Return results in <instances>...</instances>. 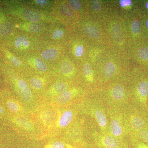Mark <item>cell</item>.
Instances as JSON below:
<instances>
[{"label":"cell","instance_id":"6da1fadb","mask_svg":"<svg viewBox=\"0 0 148 148\" xmlns=\"http://www.w3.org/2000/svg\"><path fill=\"white\" fill-rule=\"evenodd\" d=\"M95 141L98 145L102 148H122L118 139L110 134H103L96 135Z\"/></svg>","mask_w":148,"mask_h":148},{"label":"cell","instance_id":"7a4b0ae2","mask_svg":"<svg viewBox=\"0 0 148 148\" xmlns=\"http://www.w3.org/2000/svg\"><path fill=\"white\" fill-rule=\"evenodd\" d=\"M16 86L18 95L21 100L25 103H32L33 101V95L27 82L23 79H20L17 81Z\"/></svg>","mask_w":148,"mask_h":148},{"label":"cell","instance_id":"3957f363","mask_svg":"<svg viewBox=\"0 0 148 148\" xmlns=\"http://www.w3.org/2000/svg\"><path fill=\"white\" fill-rule=\"evenodd\" d=\"M92 114L103 132H107L108 122L105 113L100 108H95L92 110Z\"/></svg>","mask_w":148,"mask_h":148},{"label":"cell","instance_id":"277c9868","mask_svg":"<svg viewBox=\"0 0 148 148\" xmlns=\"http://www.w3.org/2000/svg\"><path fill=\"white\" fill-rule=\"evenodd\" d=\"M110 135L119 139L121 138L123 134V129L122 122L119 118L113 117L111 119L109 126Z\"/></svg>","mask_w":148,"mask_h":148},{"label":"cell","instance_id":"5b68a950","mask_svg":"<svg viewBox=\"0 0 148 148\" xmlns=\"http://www.w3.org/2000/svg\"><path fill=\"white\" fill-rule=\"evenodd\" d=\"M10 121L16 126L24 130L29 131L34 130L35 127L34 123L25 118L13 116L11 117Z\"/></svg>","mask_w":148,"mask_h":148},{"label":"cell","instance_id":"8992f818","mask_svg":"<svg viewBox=\"0 0 148 148\" xmlns=\"http://www.w3.org/2000/svg\"><path fill=\"white\" fill-rule=\"evenodd\" d=\"M74 117V113L71 110H68L64 111L57 121V127L59 128L67 127L73 121Z\"/></svg>","mask_w":148,"mask_h":148},{"label":"cell","instance_id":"52a82bcc","mask_svg":"<svg viewBox=\"0 0 148 148\" xmlns=\"http://www.w3.org/2000/svg\"><path fill=\"white\" fill-rule=\"evenodd\" d=\"M77 93V90H66L63 93L56 96L53 101L58 105L65 104L75 98Z\"/></svg>","mask_w":148,"mask_h":148},{"label":"cell","instance_id":"ba28073f","mask_svg":"<svg viewBox=\"0 0 148 148\" xmlns=\"http://www.w3.org/2000/svg\"><path fill=\"white\" fill-rule=\"evenodd\" d=\"M125 96V90L121 86L118 85L115 86L111 92V97L113 101L116 103L123 101Z\"/></svg>","mask_w":148,"mask_h":148},{"label":"cell","instance_id":"9c48e42d","mask_svg":"<svg viewBox=\"0 0 148 148\" xmlns=\"http://www.w3.org/2000/svg\"><path fill=\"white\" fill-rule=\"evenodd\" d=\"M55 114L50 110L42 111L39 115L40 120L43 124L46 125H49L52 124L55 119Z\"/></svg>","mask_w":148,"mask_h":148},{"label":"cell","instance_id":"30bf717a","mask_svg":"<svg viewBox=\"0 0 148 148\" xmlns=\"http://www.w3.org/2000/svg\"><path fill=\"white\" fill-rule=\"evenodd\" d=\"M67 86L65 83L58 82L55 83L49 90V94L52 96H58L67 90Z\"/></svg>","mask_w":148,"mask_h":148},{"label":"cell","instance_id":"8fae6325","mask_svg":"<svg viewBox=\"0 0 148 148\" xmlns=\"http://www.w3.org/2000/svg\"><path fill=\"white\" fill-rule=\"evenodd\" d=\"M6 106L8 109L14 114H20L23 112L22 106L18 101L13 99H8L6 101Z\"/></svg>","mask_w":148,"mask_h":148},{"label":"cell","instance_id":"7c38bea8","mask_svg":"<svg viewBox=\"0 0 148 148\" xmlns=\"http://www.w3.org/2000/svg\"><path fill=\"white\" fill-rule=\"evenodd\" d=\"M130 123L132 129L139 131L143 129L145 125L144 120L138 116L131 117L130 120Z\"/></svg>","mask_w":148,"mask_h":148},{"label":"cell","instance_id":"4fadbf2b","mask_svg":"<svg viewBox=\"0 0 148 148\" xmlns=\"http://www.w3.org/2000/svg\"><path fill=\"white\" fill-rule=\"evenodd\" d=\"M23 15L26 19L33 22H37L41 18V14L37 11L26 9L23 12Z\"/></svg>","mask_w":148,"mask_h":148},{"label":"cell","instance_id":"5bb4252c","mask_svg":"<svg viewBox=\"0 0 148 148\" xmlns=\"http://www.w3.org/2000/svg\"><path fill=\"white\" fill-rule=\"evenodd\" d=\"M138 94L141 98L146 99L148 96V82L143 81L138 85Z\"/></svg>","mask_w":148,"mask_h":148},{"label":"cell","instance_id":"9a60e30c","mask_svg":"<svg viewBox=\"0 0 148 148\" xmlns=\"http://www.w3.org/2000/svg\"><path fill=\"white\" fill-rule=\"evenodd\" d=\"M59 70L61 73L66 76L71 75L74 71L73 65L68 62H64L61 64Z\"/></svg>","mask_w":148,"mask_h":148},{"label":"cell","instance_id":"2e32d148","mask_svg":"<svg viewBox=\"0 0 148 148\" xmlns=\"http://www.w3.org/2000/svg\"><path fill=\"white\" fill-rule=\"evenodd\" d=\"M58 55V51L54 48H51L43 51L41 56L46 60H52L56 58Z\"/></svg>","mask_w":148,"mask_h":148},{"label":"cell","instance_id":"e0dca14e","mask_svg":"<svg viewBox=\"0 0 148 148\" xmlns=\"http://www.w3.org/2000/svg\"><path fill=\"white\" fill-rule=\"evenodd\" d=\"M84 33L88 36L92 38H98L100 36V34L96 28L91 26H87L85 27Z\"/></svg>","mask_w":148,"mask_h":148},{"label":"cell","instance_id":"ac0fdd59","mask_svg":"<svg viewBox=\"0 0 148 148\" xmlns=\"http://www.w3.org/2000/svg\"><path fill=\"white\" fill-rule=\"evenodd\" d=\"M116 70V68L115 66L110 62H108L104 68V75L107 77H111L114 73Z\"/></svg>","mask_w":148,"mask_h":148},{"label":"cell","instance_id":"d6986e66","mask_svg":"<svg viewBox=\"0 0 148 148\" xmlns=\"http://www.w3.org/2000/svg\"><path fill=\"white\" fill-rule=\"evenodd\" d=\"M30 84L34 89L40 90L43 86L44 81L40 78L33 77L30 80Z\"/></svg>","mask_w":148,"mask_h":148},{"label":"cell","instance_id":"ffe728a7","mask_svg":"<svg viewBox=\"0 0 148 148\" xmlns=\"http://www.w3.org/2000/svg\"><path fill=\"white\" fill-rule=\"evenodd\" d=\"M35 66L38 71L41 72H45L47 70L46 64L39 58H37L35 61Z\"/></svg>","mask_w":148,"mask_h":148},{"label":"cell","instance_id":"44dd1931","mask_svg":"<svg viewBox=\"0 0 148 148\" xmlns=\"http://www.w3.org/2000/svg\"><path fill=\"white\" fill-rule=\"evenodd\" d=\"M84 74L85 76L88 80L92 81V72L91 66L89 64H86L84 65L83 69Z\"/></svg>","mask_w":148,"mask_h":148},{"label":"cell","instance_id":"7402d4cb","mask_svg":"<svg viewBox=\"0 0 148 148\" xmlns=\"http://www.w3.org/2000/svg\"><path fill=\"white\" fill-rule=\"evenodd\" d=\"M42 29V26L38 22H33L29 24L28 30L32 33H37L39 32Z\"/></svg>","mask_w":148,"mask_h":148},{"label":"cell","instance_id":"603a6c76","mask_svg":"<svg viewBox=\"0 0 148 148\" xmlns=\"http://www.w3.org/2000/svg\"><path fill=\"white\" fill-rule=\"evenodd\" d=\"M131 30L134 34H139L141 31V25L140 21L138 20L133 21L131 25Z\"/></svg>","mask_w":148,"mask_h":148},{"label":"cell","instance_id":"cb8c5ba5","mask_svg":"<svg viewBox=\"0 0 148 148\" xmlns=\"http://www.w3.org/2000/svg\"><path fill=\"white\" fill-rule=\"evenodd\" d=\"M138 55L141 59L147 60L148 59V47L140 48L138 51Z\"/></svg>","mask_w":148,"mask_h":148},{"label":"cell","instance_id":"d4e9b609","mask_svg":"<svg viewBox=\"0 0 148 148\" xmlns=\"http://www.w3.org/2000/svg\"><path fill=\"white\" fill-rule=\"evenodd\" d=\"M27 40L26 37L21 36L17 37L15 40L14 45L16 48H18L21 47H23L24 43Z\"/></svg>","mask_w":148,"mask_h":148},{"label":"cell","instance_id":"484cf974","mask_svg":"<svg viewBox=\"0 0 148 148\" xmlns=\"http://www.w3.org/2000/svg\"><path fill=\"white\" fill-rule=\"evenodd\" d=\"M61 13L65 16H71L73 14V12L71 10L68 6L65 5L61 7Z\"/></svg>","mask_w":148,"mask_h":148},{"label":"cell","instance_id":"4316f807","mask_svg":"<svg viewBox=\"0 0 148 148\" xmlns=\"http://www.w3.org/2000/svg\"><path fill=\"white\" fill-rule=\"evenodd\" d=\"M69 4L71 7L75 10H79L81 8L82 5L80 2L77 0H69Z\"/></svg>","mask_w":148,"mask_h":148},{"label":"cell","instance_id":"83f0119b","mask_svg":"<svg viewBox=\"0 0 148 148\" xmlns=\"http://www.w3.org/2000/svg\"><path fill=\"white\" fill-rule=\"evenodd\" d=\"M114 36L116 38H121V27L119 24H115L113 29Z\"/></svg>","mask_w":148,"mask_h":148},{"label":"cell","instance_id":"f1b7e54d","mask_svg":"<svg viewBox=\"0 0 148 148\" xmlns=\"http://www.w3.org/2000/svg\"><path fill=\"white\" fill-rule=\"evenodd\" d=\"M139 137L143 141L148 143V130L143 129L139 131Z\"/></svg>","mask_w":148,"mask_h":148},{"label":"cell","instance_id":"f546056e","mask_svg":"<svg viewBox=\"0 0 148 148\" xmlns=\"http://www.w3.org/2000/svg\"><path fill=\"white\" fill-rule=\"evenodd\" d=\"M91 6L92 9L96 12L99 11L102 9L101 3L99 1L97 0H94L91 1Z\"/></svg>","mask_w":148,"mask_h":148},{"label":"cell","instance_id":"4dcf8cb0","mask_svg":"<svg viewBox=\"0 0 148 148\" xmlns=\"http://www.w3.org/2000/svg\"><path fill=\"white\" fill-rule=\"evenodd\" d=\"M64 33L61 30H56L52 34V37L54 39L61 38L64 36Z\"/></svg>","mask_w":148,"mask_h":148},{"label":"cell","instance_id":"1f68e13d","mask_svg":"<svg viewBox=\"0 0 148 148\" xmlns=\"http://www.w3.org/2000/svg\"><path fill=\"white\" fill-rule=\"evenodd\" d=\"M51 146L52 148H65L66 147L64 143L59 141L53 142L51 144Z\"/></svg>","mask_w":148,"mask_h":148},{"label":"cell","instance_id":"d6a6232c","mask_svg":"<svg viewBox=\"0 0 148 148\" xmlns=\"http://www.w3.org/2000/svg\"><path fill=\"white\" fill-rule=\"evenodd\" d=\"M84 53V48L82 46L79 45L76 48L75 50V54L77 57H80L83 55Z\"/></svg>","mask_w":148,"mask_h":148},{"label":"cell","instance_id":"836d02e7","mask_svg":"<svg viewBox=\"0 0 148 148\" xmlns=\"http://www.w3.org/2000/svg\"><path fill=\"white\" fill-rule=\"evenodd\" d=\"M11 62L15 66H18L21 65V63L20 60L14 56H11L10 57Z\"/></svg>","mask_w":148,"mask_h":148},{"label":"cell","instance_id":"e575fe53","mask_svg":"<svg viewBox=\"0 0 148 148\" xmlns=\"http://www.w3.org/2000/svg\"><path fill=\"white\" fill-rule=\"evenodd\" d=\"M120 4L122 7L130 5L132 4V1L130 0H121Z\"/></svg>","mask_w":148,"mask_h":148},{"label":"cell","instance_id":"d590c367","mask_svg":"<svg viewBox=\"0 0 148 148\" xmlns=\"http://www.w3.org/2000/svg\"><path fill=\"white\" fill-rule=\"evenodd\" d=\"M36 2L40 5H45L47 3L48 1L46 0H37Z\"/></svg>","mask_w":148,"mask_h":148},{"label":"cell","instance_id":"8d00e7d4","mask_svg":"<svg viewBox=\"0 0 148 148\" xmlns=\"http://www.w3.org/2000/svg\"><path fill=\"white\" fill-rule=\"evenodd\" d=\"M0 30H1V34L3 36H5V27L3 26V24H0Z\"/></svg>","mask_w":148,"mask_h":148},{"label":"cell","instance_id":"74e56055","mask_svg":"<svg viewBox=\"0 0 148 148\" xmlns=\"http://www.w3.org/2000/svg\"><path fill=\"white\" fill-rule=\"evenodd\" d=\"M5 111L4 107L0 105V116H3L5 114Z\"/></svg>","mask_w":148,"mask_h":148},{"label":"cell","instance_id":"f35d334b","mask_svg":"<svg viewBox=\"0 0 148 148\" xmlns=\"http://www.w3.org/2000/svg\"><path fill=\"white\" fill-rule=\"evenodd\" d=\"M136 148H148V147L143 143H139L137 145Z\"/></svg>","mask_w":148,"mask_h":148},{"label":"cell","instance_id":"ab89813d","mask_svg":"<svg viewBox=\"0 0 148 148\" xmlns=\"http://www.w3.org/2000/svg\"><path fill=\"white\" fill-rule=\"evenodd\" d=\"M29 41L27 40V41L25 42V43H24V46H23V47H28V46H29Z\"/></svg>","mask_w":148,"mask_h":148},{"label":"cell","instance_id":"60d3db41","mask_svg":"<svg viewBox=\"0 0 148 148\" xmlns=\"http://www.w3.org/2000/svg\"><path fill=\"white\" fill-rule=\"evenodd\" d=\"M45 148H52V147H51V146L50 145L48 146V147H47Z\"/></svg>","mask_w":148,"mask_h":148},{"label":"cell","instance_id":"b9f144b4","mask_svg":"<svg viewBox=\"0 0 148 148\" xmlns=\"http://www.w3.org/2000/svg\"><path fill=\"white\" fill-rule=\"evenodd\" d=\"M146 24H147V26L148 29V20L147 21V22H146Z\"/></svg>","mask_w":148,"mask_h":148},{"label":"cell","instance_id":"7bdbcfd3","mask_svg":"<svg viewBox=\"0 0 148 148\" xmlns=\"http://www.w3.org/2000/svg\"><path fill=\"white\" fill-rule=\"evenodd\" d=\"M146 7L148 9V2L146 4Z\"/></svg>","mask_w":148,"mask_h":148},{"label":"cell","instance_id":"ee69618b","mask_svg":"<svg viewBox=\"0 0 148 148\" xmlns=\"http://www.w3.org/2000/svg\"><path fill=\"white\" fill-rule=\"evenodd\" d=\"M67 148H68V147H67Z\"/></svg>","mask_w":148,"mask_h":148}]
</instances>
